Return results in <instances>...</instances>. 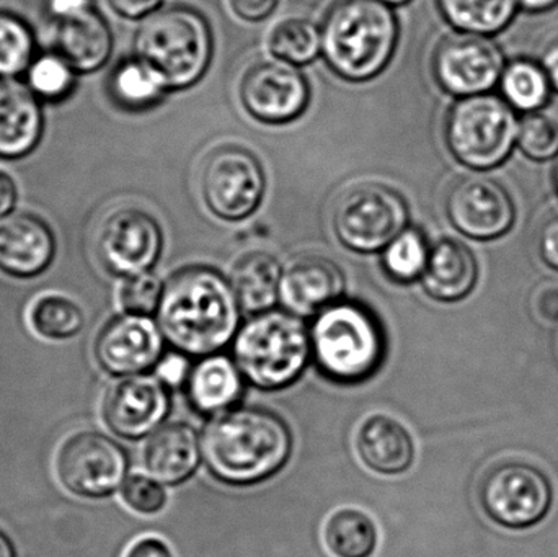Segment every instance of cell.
I'll list each match as a JSON object with an SVG mask.
<instances>
[{
  "instance_id": "cell-37",
  "label": "cell",
  "mask_w": 558,
  "mask_h": 557,
  "mask_svg": "<svg viewBox=\"0 0 558 557\" xmlns=\"http://www.w3.org/2000/svg\"><path fill=\"white\" fill-rule=\"evenodd\" d=\"M163 287L153 274L124 278L118 291V301L124 314L150 317L159 310Z\"/></svg>"
},
{
  "instance_id": "cell-7",
  "label": "cell",
  "mask_w": 558,
  "mask_h": 557,
  "mask_svg": "<svg viewBox=\"0 0 558 557\" xmlns=\"http://www.w3.org/2000/svg\"><path fill=\"white\" fill-rule=\"evenodd\" d=\"M520 121L517 110L498 95L459 98L446 118L449 153L468 169H495L513 153Z\"/></svg>"
},
{
  "instance_id": "cell-49",
  "label": "cell",
  "mask_w": 558,
  "mask_h": 557,
  "mask_svg": "<svg viewBox=\"0 0 558 557\" xmlns=\"http://www.w3.org/2000/svg\"><path fill=\"white\" fill-rule=\"evenodd\" d=\"M379 2L387 3V5L396 7V5H405L410 0H379Z\"/></svg>"
},
{
  "instance_id": "cell-8",
  "label": "cell",
  "mask_w": 558,
  "mask_h": 557,
  "mask_svg": "<svg viewBox=\"0 0 558 557\" xmlns=\"http://www.w3.org/2000/svg\"><path fill=\"white\" fill-rule=\"evenodd\" d=\"M331 228L348 251L376 254L410 228L409 203L390 186L364 183L338 199Z\"/></svg>"
},
{
  "instance_id": "cell-24",
  "label": "cell",
  "mask_w": 558,
  "mask_h": 557,
  "mask_svg": "<svg viewBox=\"0 0 558 557\" xmlns=\"http://www.w3.org/2000/svg\"><path fill=\"white\" fill-rule=\"evenodd\" d=\"M244 376L234 359L226 355L203 356L192 366L186 395L198 414L218 417L232 411L244 396Z\"/></svg>"
},
{
  "instance_id": "cell-50",
  "label": "cell",
  "mask_w": 558,
  "mask_h": 557,
  "mask_svg": "<svg viewBox=\"0 0 558 557\" xmlns=\"http://www.w3.org/2000/svg\"><path fill=\"white\" fill-rule=\"evenodd\" d=\"M554 182H556V190H557V193H558V164H557V167H556V173H554Z\"/></svg>"
},
{
  "instance_id": "cell-41",
  "label": "cell",
  "mask_w": 558,
  "mask_h": 557,
  "mask_svg": "<svg viewBox=\"0 0 558 557\" xmlns=\"http://www.w3.org/2000/svg\"><path fill=\"white\" fill-rule=\"evenodd\" d=\"M232 12L248 23H258L274 15L279 0H229Z\"/></svg>"
},
{
  "instance_id": "cell-44",
  "label": "cell",
  "mask_w": 558,
  "mask_h": 557,
  "mask_svg": "<svg viewBox=\"0 0 558 557\" xmlns=\"http://www.w3.org/2000/svg\"><path fill=\"white\" fill-rule=\"evenodd\" d=\"M539 249L544 261L558 268V213L541 229Z\"/></svg>"
},
{
  "instance_id": "cell-47",
  "label": "cell",
  "mask_w": 558,
  "mask_h": 557,
  "mask_svg": "<svg viewBox=\"0 0 558 557\" xmlns=\"http://www.w3.org/2000/svg\"><path fill=\"white\" fill-rule=\"evenodd\" d=\"M518 2H520L521 9L533 13L547 12L558 5V0H518Z\"/></svg>"
},
{
  "instance_id": "cell-14",
  "label": "cell",
  "mask_w": 558,
  "mask_h": 557,
  "mask_svg": "<svg viewBox=\"0 0 558 557\" xmlns=\"http://www.w3.org/2000/svg\"><path fill=\"white\" fill-rule=\"evenodd\" d=\"M507 59L500 46L485 35L456 33L439 43L433 74L446 94L454 97L490 94L500 84Z\"/></svg>"
},
{
  "instance_id": "cell-19",
  "label": "cell",
  "mask_w": 558,
  "mask_h": 557,
  "mask_svg": "<svg viewBox=\"0 0 558 557\" xmlns=\"http://www.w3.org/2000/svg\"><path fill=\"white\" fill-rule=\"evenodd\" d=\"M344 290L340 265L322 255H302L282 270L279 301L295 316H314L343 300Z\"/></svg>"
},
{
  "instance_id": "cell-2",
  "label": "cell",
  "mask_w": 558,
  "mask_h": 557,
  "mask_svg": "<svg viewBox=\"0 0 558 557\" xmlns=\"http://www.w3.org/2000/svg\"><path fill=\"white\" fill-rule=\"evenodd\" d=\"M288 424L275 412L235 408L213 417L202 438L209 473L228 486L247 487L278 474L291 458Z\"/></svg>"
},
{
  "instance_id": "cell-34",
  "label": "cell",
  "mask_w": 558,
  "mask_h": 557,
  "mask_svg": "<svg viewBox=\"0 0 558 557\" xmlns=\"http://www.w3.org/2000/svg\"><path fill=\"white\" fill-rule=\"evenodd\" d=\"M35 36L28 23L9 10H0V81L26 74L35 61Z\"/></svg>"
},
{
  "instance_id": "cell-12",
  "label": "cell",
  "mask_w": 558,
  "mask_h": 557,
  "mask_svg": "<svg viewBox=\"0 0 558 557\" xmlns=\"http://www.w3.org/2000/svg\"><path fill=\"white\" fill-rule=\"evenodd\" d=\"M163 231L156 218L140 206H120L98 226L95 252L114 277L147 274L160 258Z\"/></svg>"
},
{
  "instance_id": "cell-48",
  "label": "cell",
  "mask_w": 558,
  "mask_h": 557,
  "mask_svg": "<svg viewBox=\"0 0 558 557\" xmlns=\"http://www.w3.org/2000/svg\"><path fill=\"white\" fill-rule=\"evenodd\" d=\"M0 557H16L15 546L2 530H0Z\"/></svg>"
},
{
  "instance_id": "cell-39",
  "label": "cell",
  "mask_w": 558,
  "mask_h": 557,
  "mask_svg": "<svg viewBox=\"0 0 558 557\" xmlns=\"http://www.w3.org/2000/svg\"><path fill=\"white\" fill-rule=\"evenodd\" d=\"M534 316L541 324L557 326L558 324V283L547 281L539 284L531 298Z\"/></svg>"
},
{
  "instance_id": "cell-17",
  "label": "cell",
  "mask_w": 558,
  "mask_h": 557,
  "mask_svg": "<svg viewBox=\"0 0 558 557\" xmlns=\"http://www.w3.org/2000/svg\"><path fill=\"white\" fill-rule=\"evenodd\" d=\"M446 215L461 234L488 241L510 231L517 209L510 193L497 180L468 177L449 190Z\"/></svg>"
},
{
  "instance_id": "cell-5",
  "label": "cell",
  "mask_w": 558,
  "mask_h": 557,
  "mask_svg": "<svg viewBox=\"0 0 558 557\" xmlns=\"http://www.w3.org/2000/svg\"><path fill=\"white\" fill-rule=\"evenodd\" d=\"M312 359L311 334L289 311L254 314L234 339V362L245 382L262 391L294 385Z\"/></svg>"
},
{
  "instance_id": "cell-3",
  "label": "cell",
  "mask_w": 558,
  "mask_h": 557,
  "mask_svg": "<svg viewBox=\"0 0 558 557\" xmlns=\"http://www.w3.org/2000/svg\"><path fill=\"white\" fill-rule=\"evenodd\" d=\"M322 58L348 82H369L386 71L399 45V19L379 0H338L320 25Z\"/></svg>"
},
{
  "instance_id": "cell-21",
  "label": "cell",
  "mask_w": 558,
  "mask_h": 557,
  "mask_svg": "<svg viewBox=\"0 0 558 557\" xmlns=\"http://www.w3.org/2000/svg\"><path fill=\"white\" fill-rule=\"evenodd\" d=\"M354 447L364 467L383 476L407 473L415 461L412 434L392 415L373 414L364 419L357 427Z\"/></svg>"
},
{
  "instance_id": "cell-18",
  "label": "cell",
  "mask_w": 558,
  "mask_h": 557,
  "mask_svg": "<svg viewBox=\"0 0 558 557\" xmlns=\"http://www.w3.org/2000/svg\"><path fill=\"white\" fill-rule=\"evenodd\" d=\"M169 414V388L159 378L146 375L114 383L101 405L105 425L124 440L156 434Z\"/></svg>"
},
{
  "instance_id": "cell-15",
  "label": "cell",
  "mask_w": 558,
  "mask_h": 557,
  "mask_svg": "<svg viewBox=\"0 0 558 557\" xmlns=\"http://www.w3.org/2000/svg\"><path fill=\"white\" fill-rule=\"evenodd\" d=\"M242 107L264 124H288L311 104V85L295 65L279 59L255 62L239 87Z\"/></svg>"
},
{
  "instance_id": "cell-45",
  "label": "cell",
  "mask_w": 558,
  "mask_h": 557,
  "mask_svg": "<svg viewBox=\"0 0 558 557\" xmlns=\"http://www.w3.org/2000/svg\"><path fill=\"white\" fill-rule=\"evenodd\" d=\"M16 198H19V189H16L15 180L9 173L0 170V219L12 213Z\"/></svg>"
},
{
  "instance_id": "cell-22",
  "label": "cell",
  "mask_w": 558,
  "mask_h": 557,
  "mask_svg": "<svg viewBox=\"0 0 558 557\" xmlns=\"http://www.w3.org/2000/svg\"><path fill=\"white\" fill-rule=\"evenodd\" d=\"M45 128L41 100L22 82L0 81V157L19 159L38 146Z\"/></svg>"
},
{
  "instance_id": "cell-26",
  "label": "cell",
  "mask_w": 558,
  "mask_h": 557,
  "mask_svg": "<svg viewBox=\"0 0 558 557\" xmlns=\"http://www.w3.org/2000/svg\"><path fill=\"white\" fill-rule=\"evenodd\" d=\"M282 270L278 258L268 252H251L239 258L229 281L242 311L260 314L274 310L279 301Z\"/></svg>"
},
{
  "instance_id": "cell-10",
  "label": "cell",
  "mask_w": 558,
  "mask_h": 557,
  "mask_svg": "<svg viewBox=\"0 0 558 557\" xmlns=\"http://www.w3.org/2000/svg\"><path fill=\"white\" fill-rule=\"evenodd\" d=\"M265 192L267 173L252 150L222 146L209 154L202 172V193L216 218L244 221L257 211Z\"/></svg>"
},
{
  "instance_id": "cell-31",
  "label": "cell",
  "mask_w": 558,
  "mask_h": 557,
  "mask_svg": "<svg viewBox=\"0 0 558 557\" xmlns=\"http://www.w3.org/2000/svg\"><path fill=\"white\" fill-rule=\"evenodd\" d=\"M29 326L46 340H69L84 329L85 316L75 301L62 294H43L29 307Z\"/></svg>"
},
{
  "instance_id": "cell-23",
  "label": "cell",
  "mask_w": 558,
  "mask_h": 557,
  "mask_svg": "<svg viewBox=\"0 0 558 557\" xmlns=\"http://www.w3.org/2000/svg\"><path fill=\"white\" fill-rule=\"evenodd\" d=\"M144 468L163 486L185 483L203 460L202 440L192 425L175 422L150 435L143 453Z\"/></svg>"
},
{
  "instance_id": "cell-35",
  "label": "cell",
  "mask_w": 558,
  "mask_h": 557,
  "mask_svg": "<svg viewBox=\"0 0 558 557\" xmlns=\"http://www.w3.org/2000/svg\"><path fill=\"white\" fill-rule=\"evenodd\" d=\"M75 71L56 51L36 56L26 71V85L29 90L45 101H61L72 94L75 87Z\"/></svg>"
},
{
  "instance_id": "cell-29",
  "label": "cell",
  "mask_w": 558,
  "mask_h": 557,
  "mask_svg": "<svg viewBox=\"0 0 558 557\" xmlns=\"http://www.w3.org/2000/svg\"><path fill=\"white\" fill-rule=\"evenodd\" d=\"M436 3L452 28L485 36L504 32L520 9L518 0H436Z\"/></svg>"
},
{
  "instance_id": "cell-16",
  "label": "cell",
  "mask_w": 558,
  "mask_h": 557,
  "mask_svg": "<svg viewBox=\"0 0 558 557\" xmlns=\"http://www.w3.org/2000/svg\"><path fill=\"white\" fill-rule=\"evenodd\" d=\"M163 343L162 330L150 317L123 314L108 320L95 337V360L108 375L130 378L159 365Z\"/></svg>"
},
{
  "instance_id": "cell-13",
  "label": "cell",
  "mask_w": 558,
  "mask_h": 557,
  "mask_svg": "<svg viewBox=\"0 0 558 557\" xmlns=\"http://www.w3.org/2000/svg\"><path fill=\"white\" fill-rule=\"evenodd\" d=\"M59 56L77 72L104 68L113 51V33L94 0H43Z\"/></svg>"
},
{
  "instance_id": "cell-46",
  "label": "cell",
  "mask_w": 558,
  "mask_h": 557,
  "mask_svg": "<svg viewBox=\"0 0 558 557\" xmlns=\"http://www.w3.org/2000/svg\"><path fill=\"white\" fill-rule=\"evenodd\" d=\"M541 64H543L544 71L547 72V77H549L554 90L558 94V38L546 46L543 56H541Z\"/></svg>"
},
{
  "instance_id": "cell-25",
  "label": "cell",
  "mask_w": 558,
  "mask_h": 557,
  "mask_svg": "<svg viewBox=\"0 0 558 557\" xmlns=\"http://www.w3.org/2000/svg\"><path fill=\"white\" fill-rule=\"evenodd\" d=\"M477 278L478 265L471 249L456 239L446 238L433 245L420 280L432 300L458 303L474 290Z\"/></svg>"
},
{
  "instance_id": "cell-27",
  "label": "cell",
  "mask_w": 558,
  "mask_h": 557,
  "mask_svg": "<svg viewBox=\"0 0 558 557\" xmlns=\"http://www.w3.org/2000/svg\"><path fill=\"white\" fill-rule=\"evenodd\" d=\"M169 92L163 75L136 55L118 62L108 81V94L118 107L128 111L150 110Z\"/></svg>"
},
{
  "instance_id": "cell-6",
  "label": "cell",
  "mask_w": 558,
  "mask_h": 557,
  "mask_svg": "<svg viewBox=\"0 0 558 557\" xmlns=\"http://www.w3.org/2000/svg\"><path fill=\"white\" fill-rule=\"evenodd\" d=\"M134 55L157 69L170 92L198 84L213 61L215 36L208 19L189 5H169L144 19Z\"/></svg>"
},
{
  "instance_id": "cell-33",
  "label": "cell",
  "mask_w": 558,
  "mask_h": 557,
  "mask_svg": "<svg viewBox=\"0 0 558 557\" xmlns=\"http://www.w3.org/2000/svg\"><path fill=\"white\" fill-rule=\"evenodd\" d=\"M429 251L423 232L410 226L384 249L380 258L384 274L396 283H413L425 274Z\"/></svg>"
},
{
  "instance_id": "cell-4",
  "label": "cell",
  "mask_w": 558,
  "mask_h": 557,
  "mask_svg": "<svg viewBox=\"0 0 558 557\" xmlns=\"http://www.w3.org/2000/svg\"><path fill=\"white\" fill-rule=\"evenodd\" d=\"M308 334L318 372L340 385L366 382L386 359L383 324L357 301L340 300L325 307L315 314Z\"/></svg>"
},
{
  "instance_id": "cell-43",
  "label": "cell",
  "mask_w": 558,
  "mask_h": 557,
  "mask_svg": "<svg viewBox=\"0 0 558 557\" xmlns=\"http://www.w3.org/2000/svg\"><path fill=\"white\" fill-rule=\"evenodd\" d=\"M123 557H173V553L163 540L143 536L128 546Z\"/></svg>"
},
{
  "instance_id": "cell-9",
  "label": "cell",
  "mask_w": 558,
  "mask_h": 557,
  "mask_svg": "<svg viewBox=\"0 0 558 557\" xmlns=\"http://www.w3.org/2000/svg\"><path fill=\"white\" fill-rule=\"evenodd\" d=\"M56 477L68 493L82 499H105L126 483V451L107 435L81 431L56 451Z\"/></svg>"
},
{
  "instance_id": "cell-28",
  "label": "cell",
  "mask_w": 558,
  "mask_h": 557,
  "mask_svg": "<svg viewBox=\"0 0 558 557\" xmlns=\"http://www.w3.org/2000/svg\"><path fill=\"white\" fill-rule=\"evenodd\" d=\"M322 536L325 548L335 557H371L379 542L376 522L353 507L331 512L325 520Z\"/></svg>"
},
{
  "instance_id": "cell-1",
  "label": "cell",
  "mask_w": 558,
  "mask_h": 557,
  "mask_svg": "<svg viewBox=\"0 0 558 557\" xmlns=\"http://www.w3.org/2000/svg\"><path fill=\"white\" fill-rule=\"evenodd\" d=\"M241 304L231 281L211 267L193 265L163 284L157 324L163 339L186 356H209L241 329Z\"/></svg>"
},
{
  "instance_id": "cell-30",
  "label": "cell",
  "mask_w": 558,
  "mask_h": 557,
  "mask_svg": "<svg viewBox=\"0 0 558 557\" xmlns=\"http://www.w3.org/2000/svg\"><path fill=\"white\" fill-rule=\"evenodd\" d=\"M501 98L521 113L541 111L549 104L554 88L541 62L514 59L500 78Z\"/></svg>"
},
{
  "instance_id": "cell-38",
  "label": "cell",
  "mask_w": 558,
  "mask_h": 557,
  "mask_svg": "<svg viewBox=\"0 0 558 557\" xmlns=\"http://www.w3.org/2000/svg\"><path fill=\"white\" fill-rule=\"evenodd\" d=\"M121 499L141 516H157L167 506L166 486L153 476L134 474L121 487Z\"/></svg>"
},
{
  "instance_id": "cell-40",
  "label": "cell",
  "mask_w": 558,
  "mask_h": 557,
  "mask_svg": "<svg viewBox=\"0 0 558 557\" xmlns=\"http://www.w3.org/2000/svg\"><path fill=\"white\" fill-rule=\"evenodd\" d=\"M190 372H192V366H190L189 356L177 352V350L166 353L157 365V375L167 388H179V386L186 385Z\"/></svg>"
},
{
  "instance_id": "cell-36",
  "label": "cell",
  "mask_w": 558,
  "mask_h": 557,
  "mask_svg": "<svg viewBox=\"0 0 558 557\" xmlns=\"http://www.w3.org/2000/svg\"><path fill=\"white\" fill-rule=\"evenodd\" d=\"M518 147L524 156L537 162L558 157V121L549 114L534 111L520 121Z\"/></svg>"
},
{
  "instance_id": "cell-32",
  "label": "cell",
  "mask_w": 558,
  "mask_h": 557,
  "mask_svg": "<svg viewBox=\"0 0 558 557\" xmlns=\"http://www.w3.org/2000/svg\"><path fill=\"white\" fill-rule=\"evenodd\" d=\"M268 48L275 59L302 68L322 55L320 28L307 19L284 20L270 33Z\"/></svg>"
},
{
  "instance_id": "cell-20",
  "label": "cell",
  "mask_w": 558,
  "mask_h": 557,
  "mask_svg": "<svg viewBox=\"0 0 558 557\" xmlns=\"http://www.w3.org/2000/svg\"><path fill=\"white\" fill-rule=\"evenodd\" d=\"M56 239L45 219L10 213L0 219V270L13 278L38 277L54 261Z\"/></svg>"
},
{
  "instance_id": "cell-42",
  "label": "cell",
  "mask_w": 558,
  "mask_h": 557,
  "mask_svg": "<svg viewBox=\"0 0 558 557\" xmlns=\"http://www.w3.org/2000/svg\"><path fill=\"white\" fill-rule=\"evenodd\" d=\"M107 3L123 19L141 20L162 9L163 0H107Z\"/></svg>"
},
{
  "instance_id": "cell-11",
  "label": "cell",
  "mask_w": 558,
  "mask_h": 557,
  "mask_svg": "<svg viewBox=\"0 0 558 557\" xmlns=\"http://www.w3.org/2000/svg\"><path fill=\"white\" fill-rule=\"evenodd\" d=\"M481 504L508 529H527L547 516L553 487L543 471L524 461H501L482 477Z\"/></svg>"
}]
</instances>
